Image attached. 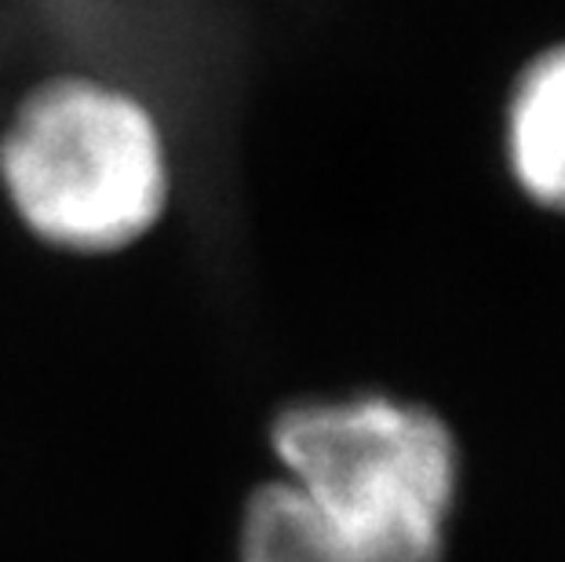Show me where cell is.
<instances>
[{
  "mask_svg": "<svg viewBox=\"0 0 565 562\" xmlns=\"http://www.w3.org/2000/svg\"><path fill=\"white\" fill-rule=\"evenodd\" d=\"M270 449L354 562H445L460 505V442L394 394L307 399L274 416Z\"/></svg>",
  "mask_w": 565,
  "mask_h": 562,
  "instance_id": "1",
  "label": "cell"
},
{
  "mask_svg": "<svg viewBox=\"0 0 565 562\" xmlns=\"http://www.w3.org/2000/svg\"><path fill=\"white\" fill-rule=\"evenodd\" d=\"M0 187L44 245L117 253L168 209L161 125L136 95L99 77L41 81L0 136Z\"/></svg>",
  "mask_w": 565,
  "mask_h": 562,
  "instance_id": "2",
  "label": "cell"
},
{
  "mask_svg": "<svg viewBox=\"0 0 565 562\" xmlns=\"http://www.w3.org/2000/svg\"><path fill=\"white\" fill-rule=\"evenodd\" d=\"M508 158L529 198L565 212V44L522 70L508 110Z\"/></svg>",
  "mask_w": 565,
  "mask_h": 562,
  "instance_id": "3",
  "label": "cell"
},
{
  "mask_svg": "<svg viewBox=\"0 0 565 562\" xmlns=\"http://www.w3.org/2000/svg\"><path fill=\"white\" fill-rule=\"evenodd\" d=\"M237 562H354L321 511L274 475L256 486L237 526Z\"/></svg>",
  "mask_w": 565,
  "mask_h": 562,
  "instance_id": "4",
  "label": "cell"
}]
</instances>
